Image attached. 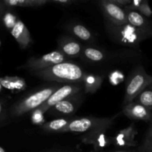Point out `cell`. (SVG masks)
I'll return each mask as SVG.
<instances>
[{"label":"cell","mask_w":152,"mask_h":152,"mask_svg":"<svg viewBox=\"0 0 152 152\" xmlns=\"http://www.w3.org/2000/svg\"><path fill=\"white\" fill-rule=\"evenodd\" d=\"M103 80V75H98V74H90V73L88 74L86 72L82 80L84 93L91 94L96 93L102 86Z\"/></svg>","instance_id":"ac0fdd59"},{"label":"cell","mask_w":152,"mask_h":152,"mask_svg":"<svg viewBox=\"0 0 152 152\" xmlns=\"http://www.w3.org/2000/svg\"><path fill=\"white\" fill-rule=\"evenodd\" d=\"M5 7V6H4V4H3L2 1H0V13H1V12H2L3 7Z\"/></svg>","instance_id":"836d02e7"},{"label":"cell","mask_w":152,"mask_h":152,"mask_svg":"<svg viewBox=\"0 0 152 152\" xmlns=\"http://www.w3.org/2000/svg\"><path fill=\"white\" fill-rule=\"evenodd\" d=\"M19 20L16 15L11 10H7L4 13L2 17V22L4 25L7 29L11 31L14 26L16 25V22Z\"/></svg>","instance_id":"603a6c76"},{"label":"cell","mask_w":152,"mask_h":152,"mask_svg":"<svg viewBox=\"0 0 152 152\" xmlns=\"http://www.w3.org/2000/svg\"><path fill=\"white\" fill-rule=\"evenodd\" d=\"M0 152H6L5 150H4V148L1 146V145H0Z\"/></svg>","instance_id":"e575fe53"},{"label":"cell","mask_w":152,"mask_h":152,"mask_svg":"<svg viewBox=\"0 0 152 152\" xmlns=\"http://www.w3.org/2000/svg\"><path fill=\"white\" fill-rule=\"evenodd\" d=\"M0 84L3 88L13 92H20L26 88V82L19 77H0Z\"/></svg>","instance_id":"ffe728a7"},{"label":"cell","mask_w":152,"mask_h":152,"mask_svg":"<svg viewBox=\"0 0 152 152\" xmlns=\"http://www.w3.org/2000/svg\"><path fill=\"white\" fill-rule=\"evenodd\" d=\"M125 11L127 16L128 22L130 25L152 34V21L150 20L149 18L142 16L141 13L135 10H125Z\"/></svg>","instance_id":"e0dca14e"},{"label":"cell","mask_w":152,"mask_h":152,"mask_svg":"<svg viewBox=\"0 0 152 152\" xmlns=\"http://www.w3.org/2000/svg\"><path fill=\"white\" fill-rule=\"evenodd\" d=\"M124 52L120 53L119 51H108L100 48L93 47V46H84L81 59L86 62L92 64H100L111 61L119 55L124 53Z\"/></svg>","instance_id":"30bf717a"},{"label":"cell","mask_w":152,"mask_h":152,"mask_svg":"<svg viewBox=\"0 0 152 152\" xmlns=\"http://www.w3.org/2000/svg\"><path fill=\"white\" fill-rule=\"evenodd\" d=\"M45 112H44L39 108H37V109L34 110L31 114V119L33 124L35 125V126H39L40 127L44 123H45Z\"/></svg>","instance_id":"cb8c5ba5"},{"label":"cell","mask_w":152,"mask_h":152,"mask_svg":"<svg viewBox=\"0 0 152 152\" xmlns=\"http://www.w3.org/2000/svg\"><path fill=\"white\" fill-rule=\"evenodd\" d=\"M67 31L71 34V37L79 42H86L91 45L95 42V35L85 25L79 23L68 24L66 27Z\"/></svg>","instance_id":"2e32d148"},{"label":"cell","mask_w":152,"mask_h":152,"mask_svg":"<svg viewBox=\"0 0 152 152\" xmlns=\"http://www.w3.org/2000/svg\"><path fill=\"white\" fill-rule=\"evenodd\" d=\"M1 40H0V47H1Z\"/></svg>","instance_id":"74e56055"},{"label":"cell","mask_w":152,"mask_h":152,"mask_svg":"<svg viewBox=\"0 0 152 152\" xmlns=\"http://www.w3.org/2000/svg\"><path fill=\"white\" fill-rule=\"evenodd\" d=\"M148 130H150L151 132H152V123L151 124V126H149V128H148Z\"/></svg>","instance_id":"d590c367"},{"label":"cell","mask_w":152,"mask_h":152,"mask_svg":"<svg viewBox=\"0 0 152 152\" xmlns=\"http://www.w3.org/2000/svg\"><path fill=\"white\" fill-rule=\"evenodd\" d=\"M137 134L138 131L135 127L134 123H132L128 127L119 131L117 134L113 137L112 145L115 148L122 150L136 147L137 142L135 140V137Z\"/></svg>","instance_id":"7c38bea8"},{"label":"cell","mask_w":152,"mask_h":152,"mask_svg":"<svg viewBox=\"0 0 152 152\" xmlns=\"http://www.w3.org/2000/svg\"><path fill=\"white\" fill-rule=\"evenodd\" d=\"M57 50L70 59L81 58L84 46L71 36H61L57 40Z\"/></svg>","instance_id":"4fadbf2b"},{"label":"cell","mask_w":152,"mask_h":152,"mask_svg":"<svg viewBox=\"0 0 152 152\" xmlns=\"http://www.w3.org/2000/svg\"><path fill=\"white\" fill-rule=\"evenodd\" d=\"M2 88H3V87H2V86H1V85L0 84V92H1V91H2Z\"/></svg>","instance_id":"8d00e7d4"},{"label":"cell","mask_w":152,"mask_h":152,"mask_svg":"<svg viewBox=\"0 0 152 152\" xmlns=\"http://www.w3.org/2000/svg\"><path fill=\"white\" fill-rule=\"evenodd\" d=\"M78 1H74V0H49V3L56 4V5L62 6V7H68V6L71 5L74 3H77Z\"/></svg>","instance_id":"83f0119b"},{"label":"cell","mask_w":152,"mask_h":152,"mask_svg":"<svg viewBox=\"0 0 152 152\" xmlns=\"http://www.w3.org/2000/svg\"><path fill=\"white\" fill-rule=\"evenodd\" d=\"M85 98L84 91H81L76 94L66 98L64 100L55 105L47 111L48 115L53 117H71L83 104Z\"/></svg>","instance_id":"52a82bcc"},{"label":"cell","mask_w":152,"mask_h":152,"mask_svg":"<svg viewBox=\"0 0 152 152\" xmlns=\"http://www.w3.org/2000/svg\"><path fill=\"white\" fill-rule=\"evenodd\" d=\"M60 86V85L57 84L48 86L21 98L10 106L9 115L12 118H19L27 113L32 112L34 110L43 105Z\"/></svg>","instance_id":"3957f363"},{"label":"cell","mask_w":152,"mask_h":152,"mask_svg":"<svg viewBox=\"0 0 152 152\" xmlns=\"http://www.w3.org/2000/svg\"><path fill=\"white\" fill-rule=\"evenodd\" d=\"M69 61H71L70 58L65 56L60 50H56L42 56H31L18 68L26 70L31 73L45 69L57 64Z\"/></svg>","instance_id":"8992f818"},{"label":"cell","mask_w":152,"mask_h":152,"mask_svg":"<svg viewBox=\"0 0 152 152\" xmlns=\"http://www.w3.org/2000/svg\"><path fill=\"white\" fill-rule=\"evenodd\" d=\"M6 116V107L4 103L1 101H0V122L4 120Z\"/></svg>","instance_id":"4dcf8cb0"},{"label":"cell","mask_w":152,"mask_h":152,"mask_svg":"<svg viewBox=\"0 0 152 152\" xmlns=\"http://www.w3.org/2000/svg\"><path fill=\"white\" fill-rule=\"evenodd\" d=\"M134 101L144 105L152 111V83L148 85Z\"/></svg>","instance_id":"7402d4cb"},{"label":"cell","mask_w":152,"mask_h":152,"mask_svg":"<svg viewBox=\"0 0 152 152\" xmlns=\"http://www.w3.org/2000/svg\"><path fill=\"white\" fill-rule=\"evenodd\" d=\"M114 4H117V5L120 6V7L125 8L126 7H127L128 5L131 4V2L132 1V0H111Z\"/></svg>","instance_id":"f546056e"},{"label":"cell","mask_w":152,"mask_h":152,"mask_svg":"<svg viewBox=\"0 0 152 152\" xmlns=\"http://www.w3.org/2000/svg\"><path fill=\"white\" fill-rule=\"evenodd\" d=\"M99 6L106 22L115 25L129 23L124 8L114 4L111 0H102L99 1Z\"/></svg>","instance_id":"ba28073f"},{"label":"cell","mask_w":152,"mask_h":152,"mask_svg":"<svg viewBox=\"0 0 152 152\" xmlns=\"http://www.w3.org/2000/svg\"><path fill=\"white\" fill-rule=\"evenodd\" d=\"M140 152H152V132L147 131L143 142L139 148Z\"/></svg>","instance_id":"d4e9b609"},{"label":"cell","mask_w":152,"mask_h":152,"mask_svg":"<svg viewBox=\"0 0 152 152\" xmlns=\"http://www.w3.org/2000/svg\"><path fill=\"white\" fill-rule=\"evenodd\" d=\"M10 34L22 49L28 48L33 43L29 30L25 26L24 22L19 19L14 28L10 31Z\"/></svg>","instance_id":"9a60e30c"},{"label":"cell","mask_w":152,"mask_h":152,"mask_svg":"<svg viewBox=\"0 0 152 152\" xmlns=\"http://www.w3.org/2000/svg\"><path fill=\"white\" fill-rule=\"evenodd\" d=\"M143 0H132V1L131 2V4L129 5H128L127 7H125V10H135V11H137L138 8L140 7V6L142 4Z\"/></svg>","instance_id":"f1b7e54d"},{"label":"cell","mask_w":152,"mask_h":152,"mask_svg":"<svg viewBox=\"0 0 152 152\" xmlns=\"http://www.w3.org/2000/svg\"><path fill=\"white\" fill-rule=\"evenodd\" d=\"M108 129H102L86 133L81 137L85 144H90L93 146L92 152H102L107 147L112 145V137L107 135Z\"/></svg>","instance_id":"8fae6325"},{"label":"cell","mask_w":152,"mask_h":152,"mask_svg":"<svg viewBox=\"0 0 152 152\" xmlns=\"http://www.w3.org/2000/svg\"><path fill=\"white\" fill-rule=\"evenodd\" d=\"M81 91H83V86L81 83L65 84L64 86H60L59 88L56 89L52 94L51 96L47 99V101L39 108H41L44 112L46 113L50 108L60 102L61 101Z\"/></svg>","instance_id":"9c48e42d"},{"label":"cell","mask_w":152,"mask_h":152,"mask_svg":"<svg viewBox=\"0 0 152 152\" xmlns=\"http://www.w3.org/2000/svg\"><path fill=\"white\" fill-rule=\"evenodd\" d=\"M110 82L113 85H118L123 81L124 76L120 71H115L110 74Z\"/></svg>","instance_id":"4316f807"},{"label":"cell","mask_w":152,"mask_h":152,"mask_svg":"<svg viewBox=\"0 0 152 152\" xmlns=\"http://www.w3.org/2000/svg\"><path fill=\"white\" fill-rule=\"evenodd\" d=\"M73 117H62L47 122L40 126V129L46 133H63Z\"/></svg>","instance_id":"d6986e66"},{"label":"cell","mask_w":152,"mask_h":152,"mask_svg":"<svg viewBox=\"0 0 152 152\" xmlns=\"http://www.w3.org/2000/svg\"><path fill=\"white\" fill-rule=\"evenodd\" d=\"M137 11L140 13L142 15V16H145L147 18H150L152 16V10L150 7L149 4H148V0H143L142 4L138 8Z\"/></svg>","instance_id":"484cf974"},{"label":"cell","mask_w":152,"mask_h":152,"mask_svg":"<svg viewBox=\"0 0 152 152\" xmlns=\"http://www.w3.org/2000/svg\"><path fill=\"white\" fill-rule=\"evenodd\" d=\"M48 152H79L78 151L75 149H57V150H53Z\"/></svg>","instance_id":"1f68e13d"},{"label":"cell","mask_w":152,"mask_h":152,"mask_svg":"<svg viewBox=\"0 0 152 152\" xmlns=\"http://www.w3.org/2000/svg\"><path fill=\"white\" fill-rule=\"evenodd\" d=\"M151 83L152 76L147 74L143 66L138 65L135 67L126 81L123 106L133 102Z\"/></svg>","instance_id":"277c9868"},{"label":"cell","mask_w":152,"mask_h":152,"mask_svg":"<svg viewBox=\"0 0 152 152\" xmlns=\"http://www.w3.org/2000/svg\"><path fill=\"white\" fill-rule=\"evenodd\" d=\"M104 25L107 37L111 42L134 50H140L141 42L152 38L151 33L136 28L129 23L115 25L105 21Z\"/></svg>","instance_id":"6da1fadb"},{"label":"cell","mask_w":152,"mask_h":152,"mask_svg":"<svg viewBox=\"0 0 152 152\" xmlns=\"http://www.w3.org/2000/svg\"><path fill=\"white\" fill-rule=\"evenodd\" d=\"M111 152H136L135 151H134V150H122V149H120V150H117V151H111Z\"/></svg>","instance_id":"d6a6232c"},{"label":"cell","mask_w":152,"mask_h":152,"mask_svg":"<svg viewBox=\"0 0 152 152\" xmlns=\"http://www.w3.org/2000/svg\"><path fill=\"white\" fill-rule=\"evenodd\" d=\"M85 74L86 72L82 67L71 61L62 62L45 69L31 72V75L41 80L65 84H82Z\"/></svg>","instance_id":"7a4b0ae2"},{"label":"cell","mask_w":152,"mask_h":152,"mask_svg":"<svg viewBox=\"0 0 152 152\" xmlns=\"http://www.w3.org/2000/svg\"><path fill=\"white\" fill-rule=\"evenodd\" d=\"M115 117H84L73 118L63 133H88L98 129H108L114 124Z\"/></svg>","instance_id":"5b68a950"},{"label":"cell","mask_w":152,"mask_h":152,"mask_svg":"<svg viewBox=\"0 0 152 152\" xmlns=\"http://www.w3.org/2000/svg\"><path fill=\"white\" fill-rule=\"evenodd\" d=\"M122 112L130 120L152 122V111L151 110L135 101L123 106Z\"/></svg>","instance_id":"5bb4252c"},{"label":"cell","mask_w":152,"mask_h":152,"mask_svg":"<svg viewBox=\"0 0 152 152\" xmlns=\"http://www.w3.org/2000/svg\"><path fill=\"white\" fill-rule=\"evenodd\" d=\"M3 4L7 7H39L49 3V0H4Z\"/></svg>","instance_id":"44dd1931"}]
</instances>
